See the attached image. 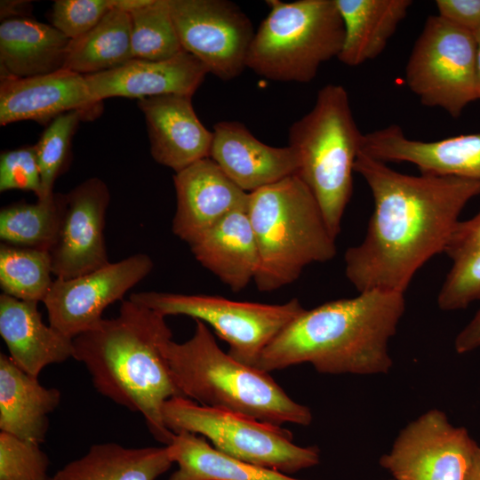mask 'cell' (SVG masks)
I'll use <instances>...</instances> for the list:
<instances>
[{
  "mask_svg": "<svg viewBox=\"0 0 480 480\" xmlns=\"http://www.w3.org/2000/svg\"><path fill=\"white\" fill-rule=\"evenodd\" d=\"M354 170L372 192L373 211L363 241L345 252L346 277L358 292L404 294L418 270L444 252L480 181L402 173L361 150Z\"/></svg>",
  "mask_w": 480,
  "mask_h": 480,
  "instance_id": "cell-1",
  "label": "cell"
},
{
  "mask_svg": "<svg viewBox=\"0 0 480 480\" xmlns=\"http://www.w3.org/2000/svg\"><path fill=\"white\" fill-rule=\"evenodd\" d=\"M405 306L404 293L371 290L304 308L264 348L255 368L270 372L308 363L326 374L388 373V342Z\"/></svg>",
  "mask_w": 480,
  "mask_h": 480,
  "instance_id": "cell-2",
  "label": "cell"
},
{
  "mask_svg": "<svg viewBox=\"0 0 480 480\" xmlns=\"http://www.w3.org/2000/svg\"><path fill=\"white\" fill-rule=\"evenodd\" d=\"M164 318L129 299L122 300L117 316L103 318L73 339V358L85 366L100 394L140 413L156 440L168 445L174 434L164 423L162 408L182 395L162 351L172 338Z\"/></svg>",
  "mask_w": 480,
  "mask_h": 480,
  "instance_id": "cell-3",
  "label": "cell"
},
{
  "mask_svg": "<svg viewBox=\"0 0 480 480\" xmlns=\"http://www.w3.org/2000/svg\"><path fill=\"white\" fill-rule=\"evenodd\" d=\"M190 339H172L162 347L172 377L182 396L201 405L235 412L282 427L308 426V407L293 401L266 372L225 353L207 324L195 320Z\"/></svg>",
  "mask_w": 480,
  "mask_h": 480,
  "instance_id": "cell-4",
  "label": "cell"
},
{
  "mask_svg": "<svg viewBox=\"0 0 480 480\" xmlns=\"http://www.w3.org/2000/svg\"><path fill=\"white\" fill-rule=\"evenodd\" d=\"M247 212L259 251L253 281L260 292L284 287L308 265L336 255V237L297 173L250 193Z\"/></svg>",
  "mask_w": 480,
  "mask_h": 480,
  "instance_id": "cell-5",
  "label": "cell"
},
{
  "mask_svg": "<svg viewBox=\"0 0 480 480\" xmlns=\"http://www.w3.org/2000/svg\"><path fill=\"white\" fill-rule=\"evenodd\" d=\"M363 137L348 92L333 84L318 91L312 109L289 129V145L300 156L297 174L314 195L335 237L352 196L355 162Z\"/></svg>",
  "mask_w": 480,
  "mask_h": 480,
  "instance_id": "cell-6",
  "label": "cell"
},
{
  "mask_svg": "<svg viewBox=\"0 0 480 480\" xmlns=\"http://www.w3.org/2000/svg\"><path fill=\"white\" fill-rule=\"evenodd\" d=\"M267 4L269 12L255 31L246 68L272 81L311 82L343 45L344 24L335 0Z\"/></svg>",
  "mask_w": 480,
  "mask_h": 480,
  "instance_id": "cell-7",
  "label": "cell"
},
{
  "mask_svg": "<svg viewBox=\"0 0 480 480\" xmlns=\"http://www.w3.org/2000/svg\"><path fill=\"white\" fill-rule=\"evenodd\" d=\"M165 427L173 434L201 435L219 452L261 468L290 475L320 462L317 446L293 444L290 430L228 411L173 396L163 405Z\"/></svg>",
  "mask_w": 480,
  "mask_h": 480,
  "instance_id": "cell-8",
  "label": "cell"
},
{
  "mask_svg": "<svg viewBox=\"0 0 480 480\" xmlns=\"http://www.w3.org/2000/svg\"><path fill=\"white\" fill-rule=\"evenodd\" d=\"M129 300L164 316L183 315L204 322L228 344L233 358L252 367L270 341L304 309L296 298L283 304H264L151 291L133 292Z\"/></svg>",
  "mask_w": 480,
  "mask_h": 480,
  "instance_id": "cell-9",
  "label": "cell"
},
{
  "mask_svg": "<svg viewBox=\"0 0 480 480\" xmlns=\"http://www.w3.org/2000/svg\"><path fill=\"white\" fill-rule=\"evenodd\" d=\"M475 35L429 16L405 67V81L421 104L440 108L458 118L477 100Z\"/></svg>",
  "mask_w": 480,
  "mask_h": 480,
  "instance_id": "cell-10",
  "label": "cell"
},
{
  "mask_svg": "<svg viewBox=\"0 0 480 480\" xmlns=\"http://www.w3.org/2000/svg\"><path fill=\"white\" fill-rule=\"evenodd\" d=\"M478 448L465 428L432 409L399 432L379 463L395 480H468Z\"/></svg>",
  "mask_w": 480,
  "mask_h": 480,
  "instance_id": "cell-11",
  "label": "cell"
},
{
  "mask_svg": "<svg viewBox=\"0 0 480 480\" xmlns=\"http://www.w3.org/2000/svg\"><path fill=\"white\" fill-rule=\"evenodd\" d=\"M169 4L184 51L223 81L242 74L255 31L237 4L228 0H169Z\"/></svg>",
  "mask_w": 480,
  "mask_h": 480,
  "instance_id": "cell-12",
  "label": "cell"
},
{
  "mask_svg": "<svg viewBox=\"0 0 480 480\" xmlns=\"http://www.w3.org/2000/svg\"><path fill=\"white\" fill-rule=\"evenodd\" d=\"M153 268L152 259L140 252L74 278H56L43 302L49 324L72 339L93 329L107 307L121 300Z\"/></svg>",
  "mask_w": 480,
  "mask_h": 480,
  "instance_id": "cell-13",
  "label": "cell"
},
{
  "mask_svg": "<svg viewBox=\"0 0 480 480\" xmlns=\"http://www.w3.org/2000/svg\"><path fill=\"white\" fill-rule=\"evenodd\" d=\"M67 206L50 255L56 278H74L98 269L108 258L104 228L110 192L106 183L90 178L66 194Z\"/></svg>",
  "mask_w": 480,
  "mask_h": 480,
  "instance_id": "cell-14",
  "label": "cell"
},
{
  "mask_svg": "<svg viewBox=\"0 0 480 480\" xmlns=\"http://www.w3.org/2000/svg\"><path fill=\"white\" fill-rule=\"evenodd\" d=\"M101 108V102L92 99L84 76L67 68L30 77L1 76V125L26 120L48 125L73 110L96 117Z\"/></svg>",
  "mask_w": 480,
  "mask_h": 480,
  "instance_id": "cell-15",
  "label": "cell"
},
{
  "mask_svg": "<svg viewBox=\"0 0 480 480\" xmlns=\"http://www.w3.org/2000/svg\"><path fill=\"white\" fill-rule=\"evenodd\" d=\"M361 151L386 164H412L420 173L480 181V132L422 141L391 124L364 133Z\"/></svg>",
  "mask_w": 480,
  "mask_h": 480,
  "instance_id": "cell-16",
  "label": "cell"
},
{
  "mask_svg": "<svg viewBox=\"0 0 480 480\" xmlns=\"http://www.w3.org/2000/svg\"><path fill=\"white\" fill-rule=\"evenodd\" d=\"M173 184L177 205L172 232L188 245L228 213L248 206L249 194L210 157L175 172Z\"/></svg>",
  "mask_w": 480,
  "mask_h": 480,
  "instance_id": "cell-17",
  "label": "cell"
},
{
  "mask_svg": "<svg viewBox=\"0 0 480 480\" xmlns=\"http://www.w3.org/2000/svg\"><path fill=\"white\" fill-rule=\"evenodd\" d=\"M209 157L248 194L296 174L300 169L296 148L267 145L236 121L214 124Z\"/></svg>",
  "mask_w": 480,
  "mask_h": 480,
  "instance_id": "cell-18",
  "label": "cell"
},
{
  "mask_svg": "<svg viewBox=\"0 0 480 480\" xmlns=\"http://www.w3.org/2000/svg\"><path fill=\"white\" fill-rule=\"evenodd\" d=\"M208 71L192 54L182 51L164 60L132 59L105 72L84 76L94 100L112 97L144 99L178 94L192 97Z\"/></svg>",
  "mask_w": 480,
  "mask_h": 480,
  "instance_id": "cell-19",
  "label": "cell"
},
{
  "mask_svg": "<svg viewBox=\"0 0 480 480\" xmlns=\"http://www.w3.org/2000/svg\"><path fill=\"white\" fill-rule=\"evenodd\" d=\"M191 99L167 94L138 100L152 157L175 172L210 156L212 132L197 117Z\"/></svg>",
  "mask_w": 480,
  "mask_h": 480,
  "instance_id": "cell-20",
  "label": "cell"
},
{
  "mask_svg": "<svg viewBox=\"0 0 480 480\" xmlns=\"http://www.w3.org/2000/svg\"><path fill=\"white\" fill-rule=\"evenodd\" d=\"M38 302L0 295V335L12 361L34 377L52 364L73 357V339L46 325Z\"/></svg>",
  "mask_w": 480,
  "mask_h": 480,
  "instance_id": "cell-21",
  "label": "cell"
},
{
  "mask_svg": "<svg viewBox=\"0 0 480 480\" xmlns=\"http://www.w3.org/2000/svg\"><path fill=\"white\" fill-rule=\"evenodd\" d=\"M189 247L195 259L233 292L254 279L259 251L247 209L228 213Z\"/></svg>",
  "mask_w": 480,
  "mask_h": 480,
  "instance_id": "cell-22",
  "label": "cell"
},
{
  "mask_svg": "<svg viewBox=\"0 0 480 480\" xmlns=\"http://www.w3.org/2000/svg\"><path fill=\"white\" fill-rule=\"evenodd\" d=\"M60 391L45 388L37 377L0 354V429L40 444L49 428V414L60 404Z\"/></svg>",
  "mask_w": 480,
  "mask_h": 480,
  "instance_id": "cell-23",
  "label": "cell"
},
{
  "mask_svg": "<svg viewBox=\"0 0 480 480\" xmlns=\"http://www.w3.org/2000/svg\"><path fill=\"white\" fill-rule=\"evenodd\" d=\"M69 42L53 26L29 17L2 20L1 76L30 77L61 69Z\"/></svg>",
  "mask_w": 480,
  "mask_h": 480,
  "instance_id": "cell-24",
  "label": "cell"
},
{
  "mask_svg": "<svg viewBox=\"0 0 480 480\" xmlns=\"http://www.w3.org/2000/svg\"><path fill=\"white\" fill-rule=\"evenodd\" d=\"M344 24V41L337 59L349 67L378 57L399 24L411 0H335Z\"/></svg>",
  "mask_w": 480,
  "mask_h": 480,
  "instance_id": "cell-25",
  "label": "cell"
},
{
  "mask_svg": "<svg viewBox=\"0 0 480 480\" xmlns=\"http://www.w3.org/2000/svg\"><path fill=\"white\" fill-rule=\"evenodd\" d=\"M172 463L166 445L134 448L104 443L93 444L53 476L56 480H156Z\"/></svg>",
  "mask_w": 480,
  "mask_h": 480,
  "instance_id": "cell-26",
  "label": "cell"
},
{
  "mask_svg": "<svg viewBox=\"0 0 480 480\" xmlns=\"http://www.w3.org/2000/svg\"><path fill=\"white\" fill-rule=\"evenodd\" d=\"M166 446L178 464L168 480H301L224 454L193 433L174 434Z\"/></svg>",
  "mask_w": 480,
  "mask_h": 480,
  "instance_id": "cell-27",
  "label": "cell"
},
{
  "mask_svg": "<svg viewBox=\"0 0 480 480\" xmlns=\"http://www.w3.org/2000/svg\"><path fill=\"white\" fill-rule=\"evenodd\" d=\"M132 59L130 14L112 9L90 31L70 40L63 68L88 76L115 69Z\"/></svg>",
  "mask_w": 480,
  "mask_h": 480,
  "instance_id": "cell-28",
  "label": "cell"
},
{
  "mask_svg": "<svg viewBox=\"0 0 480 480\" xmlns=\"http://www.w3.org/2000/svg\"><path fill=\"white\" fill-rule=\"evenodd\" d=\"M444 253L452 261L437 296L444 311L464 309L480 300V210L456 225Z\"/></svg>",
  "mask_w": 480,
  "mask_h": 480,
  "instance_id": "cell-29",
  "label": "cell"
},
{
  "mask_svg": "<svg viewBox=\"0 0 480 480\" xmlns=\"http://www.w3.org/2000/svg\"><path fill=\"white\" fill-rule=\"evenodd\" d=\"M66 206V194L54 192L36 203L18 202L3 207L2 243L50 252L57 241Z\"/></svg>",
  "mask_w": 480,
  "mask_h": 480,
  "instance_id": "cell-30",
  "label": "cell"
},
{
  "mask_svg": "<svg viewBox=\"0 0 480 480\" xmlns=\"http://www.w3.org/2000/svg\"><path fill=\"white\" fill-rule=\"evenodd\" d=\"M52 274L49 252L1 244L3 293L21 300L44 302L53 283Z\"/></svg>",
  "mask_w": 480,
  "mask_h": 480,
  "instance_id": "cell-31",
  "label": "cell"
},
{
  "mask_svg": "<svg viewBox=\"0 0 480 480\" xmlns=\"http://www.w3.org/2000/svg\"><path fill=\"white\" fill-rule=\"evenodd\" d=\"M129 14L133 59L164 60L184 51L172 21L169 0H150Z\"/></svg>",
  "mask_w": 480,
  "mask_h": 480,
  "instance_id": "cell-32",
  "label": "cell"
},
{
  "mask_svg": "<svg viewBox=\"0 0 480 480\" xmlns=\"http://www.w3.org/2000/svg\"><path fill=\"white\" fill-rule=\"evenodd\" d=\"M89 116L78 110L64 113L54 118L35 145L40 169L42 197L51 196L57 178L67 168L71 140L78 123Z\"/></svg>",
  "mask_w": 480,
  "mask_h": 480,
  "instance_id": "cell-33",
  "label": "cell"
},
{
  "mask_svg": "<svg viewBox=\"0 0 480 480\" xmlns=\"http://www.w3.org/2000/svg\"><path fill=\"white\" fill-rule=\"evenodd\" d=\"M40 444L0 432V480H48L50 460Z\"/></svg>",
  "mask_w": 480,
  "mask_h": 480,
  "instance_id": "cell-34",
  "label": "cell"
},
{
  "mask_svg": "<svg viewBox=\"0 0 480 480\" xmlns=\"http://www.w3.org/2000/svg\"><path fill=\"white\" fill-rule=\"evenodd\" d=\"M112 10L110 0H55L51 25L70 40L93 28Z\"/></svg>",
  "mask_w": 480,
  "mask_h": 480,
  "instance_id": "cell-35",
  "label": "cell"
},
{
  "mask_svg": "<svg viewBox=\"0 0 480 480\" xmlns=\"http://www.w3.org/2000/svg\"><path fill=\"white\" fill-rule=\"evenodd\" d=\"M20 189L42 197V182L35 145L4 151L0 156V191Z\"/></svg>",
  "mask_w": 480,
  "mask_h": 480,
  "instance_id": "cell-36",
  "label": "cell"
},
{
  "mask_svg": "<svg viewBox=\"0 0 480 480\" xmlns=\"http://www.w3.org/2000/svg\"><path fill=\"white\" fill-rule=\"evenodd\" d=\"M438 15L472 34L480 31V0H436Z\"/></svg>",
  "mask_w": 480,
  "mask_h": 480,
  "instance_id": "cell-37",
  "label": "cell"
},
{
  "mask_svg": "<svg viewBox=\"0 0 480 480\" xmlns=\"http://www.w3.org/2000/svg\"><path fill=\"white\" fill-rule=\"evenodd\" d=\"M478 348H480V308L454 340V348L459 354L468 353Z\"/></svg>",
  "mask_w": 480,
  "mask_h": 480,
  "instance_id": "cell-38",
  "label": "cell"
},
{
  "mask_svg": "<svg viewBox=\"0 0 480 480\" xmlns=\"http://www.w3.org/2000/svg\"><path fill=\"white\" fill-rule=\"evenodd\" d=\"M0 6L1 20H4L12 18L28 17L30 4L27 1H1Z\"/></svg>",
  "mask_w": 480,
  "mask_h": 480,
  "instance_id": "cell-39",
  "label": "cell"
},
{
  "mask_svg": "<svg viewBox=\"0 0 480 480\" xmlns=\"http://www.w3.org/2000/svg\"><path fill=\"white\" fill-rule=\"evenodd\" d=\"M112 9H117L126 12H131L136 9H139L147 4L150 0H110Z\"/></svg>",
  "mask_w": 480,
  "mask_h": 480,
  "instance_id": "cell-40",
  "label": "cell"
},
{
  "mask_svg": "<svg viewBox=\"0 0 480 480\" xmlns=\"http://www.w3.org/2000/svg\"><path fill=\"white\" fill-rule=\"evenodd\" d=\"M476 40V94L477 100H480V31L475 34Z\"/></svg>",
  "mask_w": 480,
  "mask_h": 480,
  "instance_id": "cell-41",
  "label": "cell"
},
{
  "mask_svg": "<svg viewBox=\"0 0 480 480\" xmlns=\"http://www.w3.org/2000/svg\"><path fill=\"white\" fill-rule=\"evenodd\" d=\"M468 480H480V446L476 453L474 464Z\"/></svg>",
  "mask_w": 480,
  "mask_h": 480,
  "instance_id": "cell-42",
  "label": "cell"
},
{
  "mask_svg": "<svg viewBox=\"0 0 480 480\" xmlns=\"http://www.w3.org/2000/svg\"><path fill=\"white\" fill-rule=\"evenodd\" d=\"M48 480H56L55 477H50Z\"/></svg>",
  "mask_w": 480,
  "mask_h": 480,
  "instance_id": "cell-43",
  "label": "cell"
},
{
  "mask_svg": "<svg viewBox=\"0 0 480 480\" xmlns=\"http://www.w3.org/2000/svg\"><path fill=\"white\" fill-rule=\"evenodd\" d=\"M390 480H395V479L392 478V479H390Z\"/></svg>",
  "mask_w": 480,
  "mask_h": 480,
  "instance_id": "cell-44",
  "label": "cell"
}]
</instances>
